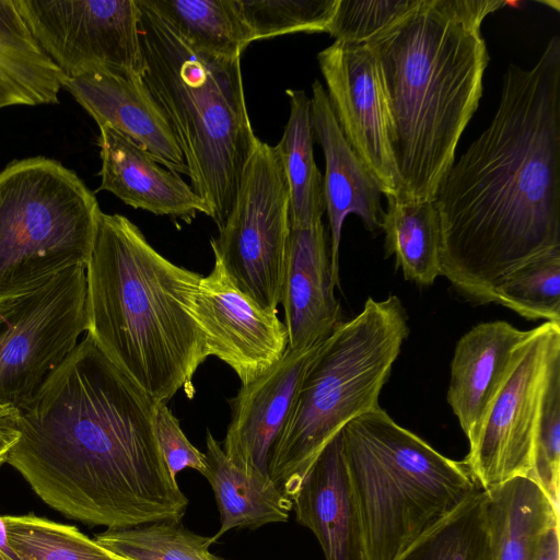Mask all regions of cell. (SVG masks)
<instances>
[{
	"label": "cell",
	"instance_id": "cell-12",
	"mask_svg": "<svg viewBox=\"0 0 560 560\" xmlns=\"http://www.w3.org/2000/svg\"><path fill=\"white\" fill-rule=\"evenodd\" d=\"M14 4L66 78L96 69L141 74L136 0H14Z\"/></svg>",
	"mask_w": 560,
	"mask_h": 560
},
{
	"label": "cell",
	"instance_id": "cell-22",
	"mask_svg": "<svg viewBox=\"0 0 560 560\" xmlns=\"http://www.w3.org/2000/svg\"><path fill=\"white\" fill-rule=\"evenodd\" d=\"M486 492L493 560H535L544 534L559 522L558 506L525 476Z\"/></svg>",
	"mask_w": 560,
	"mask_h": 560
},
{
	"label": "cell",
	"instance_id": "cell-15",
	"mask_svg": "<svg viewBox=\"0 0 560 560\" xmlns=\"http://www.w3.org/2000/svg\"><path fill=\"white\" fill-rule=\"evenodd\" d=\"M320 345L303 350L288 348L280 361L256 380L242 385L230 400L231 421L222 448L244 472L270 478L272 451L290 419L304 374Z\"/></svg>",
	"mask_w": 560,
	"mask_h": 560
},
{
	"label": "cell",
	"instance_id": "cell-32",
	"mask_svg": "<svg viewBox=\"0 0 560 560\" xmlns=\"http://www.w3.org/2000/svg\"><path fill=\"white\" fill-rule=\"evenodd\" d=\"M338 0H235L254 40L296 32H326Z\"/></svg>",
	"mask_w": 560,
	"mask_h": 560
},
{
	"label": "cell",
	"instance_id": "cell-11",
	"mask_svg": "<svg viewBox=\"0 0 560 560\" xmlns=\"http://www.w3.org/2000/svg\"><path fill=\"white\" fill-rule=\"evenodd\" d=\"M560 358V324L529 330L503 382L468 439L464 463L483 490L528 477L545 385Z\"/></svg>",
	"mask_w": 560,
	"mask_h": 560
},
{
	"label": "cell",
	"instance_id": "cell-30",
	"mask_svg": "<svg viewBox=\"0 0 560 560\" xmlns=\"http://www.w3.org/2000/svg\"><path fill=\"white\" fill-rule=\"evenodd\" d=\"M94 539L125 560H214L209 552L211 538L188 530L182 522L107 528Z\"/></svg>",
	"mask_w": 560,
	"mask_h": 560
},
{
	"label": "cell",
	"instance_id": "cell-13",
	"mask_svg": "<svg viewBox=\"0 0 560 560\" xmlns=\"http://www.w3.org/2000/svg\"><path fill=\"white\" fill-rule=\"evenodd\" d=\"M342 133L386 197L402 195L376 60L365 45L336 42L317 55Z\"/></svg>",
	"mask_w": 560,
	"mask_h": 560
},
{
	"label": "cell",
	"instance_id": "cell-17",
	"mask_svg": "<svg viewBox=\"0 0 560 560\" xmlns=\"http://www.w3.org/2000/svg\"><path fill=\"white\" fill-rule=\"evenodd\" d=\"M311 113L314 135L325 158L323 184L330 230V269L334 283L339 285V247L345 219L355 214L368 231L382 230V190L346 140L318 80L312 84Z\"/></svg>",
	"mask_w": 560,
	"mask_h": 560
},
{
	"label": "cell",
	"instance_id": "cell-4",
	"mask_svg": "<svg viewBox=\"0 0 560 560\" xmlns=\"http://www.w3.org/2000/svg\"><path fill=\"white\" fill-rule=\"evenodd\" d=\"M201 275L158 253L121 214L101 213L86 266V334L155 402L166 404L209 357L195 316Z\"/></svg>",
	"mask_w": 560,
	"mask_h": 560
},
{
	"label": "cell",
	"instance_id": "cell-19",
	"mask_svg": "<svg viewBox=\"0 0 560 560\" xmlns=\"http://www.w3.org/2000/svg\"><path fill=\"white\" fill-rule=\"evenodd\" d=\"M290 500L296 521L313 532L326 560H365L341 431L318 454Z\"/></svg>",
	"mask_w": 560,
	"mask_h": 560
},
{
	"label": "cell",
	"instance_id": "cell-27",
	"mask_svg": "<svg viewBox=\"0 0 560 560\" xmlns=\"http://www.w3.org/2000/svg\"><path fill=\"white\" fill-rule=\"evenodd\" d=\"M194 50L233 59L254 42L235 0H147Z\"/></svg>",
	"mask_w": 560,
	"mask_h": 560
},
{
	"label": "cell",
	"instance_id": "cell-23",
	"mask_svg": "<svg viewBox=\"0 0 560 560\" xmlns=\"http://www.w3.org/2000/svg\"><path fill=\"white\" fill-rule=\"evenodd\" d=\"M207 470L220 513V528L210 537L215 542L234 528H258L271 523L287 522L291 500L269 477L244 472L225 455L222 445L210 431L206 438Z\"/></svg>",
	"mask_w": 560,
	"mask_h": 560
},
{
	"label": "cell",
	"instance_id": "cell-2",
	"mask_svg": "<svg viewBox=\"0 0 560 560\" xmlns=\"http://www.w3.org/2000/svg\"><path fill=\"white\" fill-rule=\"evenodd\" d=\"M441 276L470 301L494 303L514 270L560 248V37L529 69L510 65L488 127L433 199Z\"/></svg>",
	"mask_w": 560,
	"mask_h": 560
},
{
	"label": "cell",
	"instance_id": "cell-34",
	"mask_svg": "<svg viewBox=\"0 0 560 560\" xmlns=\"http://www.w3.org/2000/svg\"><path fill=\"white\" fill-rule=\"evenodd\" d=\"M420 0H338L327 33L336 42L364 45L377 34L389 28L409 12Z\"/></svg>",
	"mask_w": 560,
	"mask_h": 560
},
{
	"label": "cell",
	"instance_id": "cell-25",
	"mask_svg": "<svg viewBox=\"0 0 560 560\" xmlns=\"http://www.w3.org/2000/svg\"><path fill=\"white\" fill-rule=\"evenodd\" d=\"M290 115L275 147L289 187V224L303 229L322 223L325 212L323 176L313 152L311 98L303 90H287Z\"/></svg>",
	"mask_w": 560,
	"mask_h": 560
},
{
	"label": "cell",
	"instance_id": "cell-21",
	"mask_svg": "<svg viewBox=\"0 0 560 560\" xmlns=\"http://www.w3.org/2000/svg\"><path fill=\"white\" fill-rule=\"evenodd\" d=\"M528 332L508 322L493 320L474 326L457 341L446 399L467 439L477 428Z\"/></svg>",
	"mask_w": 560,
	"mask_h": 560
},
{
	"label": "cell",
	"instance_id": "cell-29",
	"mask_svg": "<svg viewBox=\"0 0 560 560\" xmlns=\"http://www.w3.org/2000/svg\"><path fill=\"white\" fill-rule=\"evenodd\" d=\"M19 560H125L77 527L34 515L2 516Z\"/></svg>",
	"mask_w": 560,
	"mask_h": 560
},
{
	"label": "cell",
	"instance_id": "cell-3",
	"mask_svg": "<svg viewBox=\"0 0 560 560\" xmlns=\"http://www.w3.org/2000/svg\"><path fill=\"white\" fill-rule=\"evenodd\" d=\"M501 0H420L364 45L384 89L402 195L433 200L478 108L489 54L481 34Z\"/></svg>",
	"mask_w": 560,
	"mask_h": 560
},
{
	"label": "cell",
	"instance_id": "cell-1",
	"mask_svg": "<svg viewBox=\"0 0 560 560\" xmlns=\"http://www.w3.org/2000/svg\"><path fill=\"white\" fill-rule=\"evenodd\" d=\"M155 405L86 334L19 409L5 463L67 517L107 528L182 522L189 501L161 456Z\"/></svg>",
	"mask_w": 560,
	"mask_h": 560
},
{
	"label": "cell",
	"instance_id": "cell-37",
	"mask_svg": "<svg viewBox=\"0 0 560 560\" xmlns=\"http://www.w3.org/2000/svg\"><path fill=\"white\" fill-rule=\"evenodd\" d=\"M535 560H559V522L544 534Z\"/></svg>",
	"mask_w": 560,
	"mask_h": 560
},
{
	"label": "cell",
	"instance_id": "cell-35",
	"mask_svg": "<svg viewBox=\"0 0 560 560\" xmlns=\"http://www.w3.org/2000/svg\"><path fill=\"white\" fill-rule=\"evenodd\" d=\"M153 429L161 456L173 479L179 471L190 468L202 476L207 470L205 453L195 447L183 432L179 421L166 404L155 405Z\"/></svg>",
	"mask_w": 560,
	"mask_h": 560
},
{
	"label": "cell",
	"instance_id": "cell-20",
	"mask_svg": "<svg viewBox=\"0 0 560 560\" xmlns=\"http://www.w3.org/2000/svg\"><path fill=\"white\" fill-rule=\"evenodd\" d=\"M101 184L126 205L190 222L209 208L177 173L164 167L128 137L100 126Z\"/></svg>",
	"mask_w": 560,
	"mask_h": 560
},
{
	"label": "cell",
	"instance_id": "cell-26",
	"mask_svg": "<svg viewBox=\"0 0 560 560\" xmlns=\"http://www.w3.org/2000/svg\"><path fill=\"white\" fill-rule=\"evenodd\" d=\"M385 257L394 255L406 280L431 285L441 276V225L433 200L386 197Z\"/></svg>",
	"mask_w": 560,
	"mask_h": 560
},
{
	"label": "cell",
	"instance_id": "cell-10",
	"mask_svg": "<svg viewBox=\"0 0 560 560\" xmlns=\"http://www.w3.org/2000/svg\"><path fill=\"white\" fill-rule=\"evenodd\" d=\"M86 269L0 303V407L23 408L86 331Z\"/></svg>",
	"mask_w": 560,
	"mask_h": 560
},
{
	"label": "cell",
	"instance_id": "cell-36",
	"mask_svg": "<svg viewBox=\"0 0 560 560\" xmlns=\"http://www.w3.org/2000/svg\"><path fill=\"white\" fill-rule=\"evenodd\" d=\"M19 409L9 407L0 413V466L19 438Z\"/></svg>",
	"mask_w": 560,
	"mask_h": 560
},
{
	"label": "cell",
	"instance_id": "cell-8",
	"mask_svg": "<svg viewBox=\"0 0 560 560\" xmlns=\"http://www.w3.org/2000/svg\"><path fill=\"white\" fill-rule=\"evenodd\" d=\"M101 213L94 192L58 161L9 163L0 172V303L86 269Z\"/></svg>",
	"mask_w": 560,
	"mask_h": 560
},
{
	"label": "cell",
	"instance_id": "cell-18",
	"mask_svg": "<svg viewBox=\"0 0 560 560\" xmlns=\"http://www.w3.org/2000/svg\"><path fill=\"white\" fill-rule=\"evenodd\" d=\"M335 287L323 222L290 228L280 299L290 349L314 347L342 323Z\"/></svg>",
	"mask_w": 560,
	"mask_h": 560
},
{
	"label": "cell",
	"instance_id": "cell-24",
	"mask_svg": "<svg viewBox=\"0 0 560 560\" xmlns=\"http://www.w3.org/2000/svg\"><path fill=\"white\" fill-rule=\"evenodd\" d=\"M65 79L32 35L14 0H0V108L58 104Z\"/></svg>",
	"mask_w": 560,
	"mask_h": 560
},
{
	"label": "cell",
	"instance_id": "cell-31",
	"mask_svg": "<svg viewBox=\"0 0 560 560\" xmlns=\"http://www.w3.org/2000/svg\"><path fill=\"white\" fill-rule=\"evenodd\" d=\"M494 303L528 319L560 324V248L511 272L494 290Z\"/></svg>",
	"mask_w": 560,
	"mask_h": 560
},
{
	"label": "cell",
	"instance_id": "cell-40",
	"mask_svg": "<svg viewBox=\"0 0 560 560\" xmlns=\"http://www.w3.org/2000/svg\"><path fill=\"white\" fill-rule=\"evenodd\" d=\"M7 408H9V407H0V413H1L2 411H4Z\"/></svg>",
	"mask_w": 560,
	"mask_h": 560
},
{
	"label": "cell",
	"instance_id": "cell-33",
	"mask_svg": "<svg viewBox=\"0 0 560 560\" xmlns=\"http://www.w3.org/2000/svg\"><path fill=\"white\" fill-rule=\"evenodd\" d=\"M560 475V358L549 372L536 422L532 469L528 478L537 482L559 508Z\"/></svg>",
	"mask_w": 560,
	"mask_h": 560
},
{
	"label": "cell",
	"instance_id": "cell-14",
	"mask_svg": "<svg viewBox=\"0 0 560 560\" xmlns=\"http://www.w3.org/2000/svg\"><path fill=\"white\" fill-rule=\"evenodd\" d=\"M195 316L208 355L228 364L242 385L266 373L289 348L278 312L264 308L242 292L217 256L211 272L200 279Z\"/></svg>",
	"mask_w": 560,
	"mask_h": 560
},
{
	"label": "cell",
	"instance_id": "cell-39",
	"mask_svg": "<svg viewBox=\"0 0 560 560\" xmlns=\"http://www.w3.org/2000/svg\"><path fill=\"white\" fill-rule=\"evenodd\" d=\"M214 560H226V559H223V558H220V557H217V556H213Z\"/></svg>",
	"mask_w": 560,
	"mask_h": 560
},
{
	"label": "cell",
	"instance_id": "cell-6",
	"mask_svg": "<svg viewBox=\"0 0 560 560\" xmlns=\"http://www.w3.org/2000/svg\"><path fill=\"white\" fill-rule=\"evenodd\" d=\"M343 456L365 560H395L480 486L380 406L347 423Z\"/></svg>",
	"mask_w": 560,
	"mask_h": 560
},
{
	"label": "cell",
	"instance_id": "cell-16",
	"mask_svg": "<svg viewBox=\"0 0 560 560\" xmlns=\"http://www.w3.org/2000/svg\"><path fill=\"white\" fill-rule=\"evenodd\" d=\"M100 126H109L148 151L164 167L188 175L170 125L141 74L96 69L62 84Z\"/></svg>",
	"mask_w": 560,
	"mask_h": 560
},
{
	"label": "cell",
	"instance_id": "cell-5",
	"mask_svg": "<svg viewBox=\"0 0 560 560\" xmlns=\"http://www.w3.org/2000/svg\"><path fill=\"white\" fill-rule=\"evenodd\" d=\"M136 1L142 80L170 125L192 190L220 230L259 140L246 108L241 57L194 50L147 0Z\"/></svg>",
	"mask_w": 560,
	"mask_h": 560
},
{
	"label": "cell",
	"instance_id": "cell-7",
	"mask_svg": "<svg viewBox=\"0 0 560 560\" xmlns=\"http://www.w3.org/2000/svg\"><path fill=\"white\" fill-rule=\"evenodd\" d=\"M409 335L396 295L369 298L319 346L270 458L269 475L289 499L325 445L351 420L378 405L380 393Z\"/></svg>",
	"mask_w": 560,
	"mask_h": 560
},
{
	"label": "cell",
	"instance_id": "cell-38",
	"mask_svg": "<svg viewBox=\"0 0 560 560\" xmlns=\"http://www.w3.org/2000/svg\"><path fill=\"white\" fill-rule=\"evenodd\" d=\"M0 560H19L9 546L3 517L0 516Z\"/></svg>",
	"mask_w": 560,
	"mask_h": 560
},
{
	"label": "cell",
	"instance_id": "cell-28",
	"mask_svg": "<svg viewBox=\"0 0 560 560\" xmlns=\"http://www.w3.org/2000/svg\"><path fill=\"white\" fill-rule=\"evenodd\" d=\"M395 560H493L487 492L479 487Z\"/></svg>",
	"mask_w": 560,
	"mask_h": 560
},
{
	"label": "cell",
	"instance_id": "cell-9",
	"mask_svg": "<svg viewBox=\"0 0 560 560\" xmlns=\"http://www.w3.org/2000/svg\"><path fill=\"white\" fill-rule=\"evenodd\" d=\"M289 224V187L275 147L258 140L234 206L211 238L235 285L269 311L280 304Z\"/></svg>",
	"mask_w": 560,
	"mask_h": 560
}]
</instances>
